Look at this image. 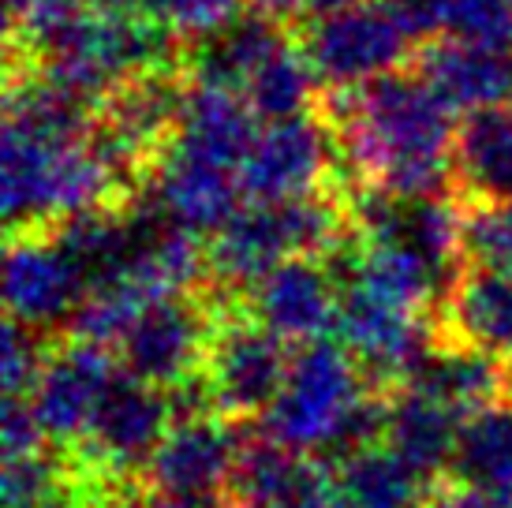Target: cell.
I'll list each match as a JSON object with an SVG mask.
<instances>
[{
  "label": "cell",
  "mask_w": 512,
  "mask_h": 508,
  "mask_svg": "<svg viewBox=\"0 0 512 508\" xmlns=\"http://www.w3.org/2000/svg\"><path fill=\"white\" fill-rule=\"evenodd\" d=\"M415 71L449 113H475V109L505 105V98H512V53L505 49L445 38V42H430L419 53Z\"/></svg>",
  "instance_id": "ac0fdd59"
},
{
  "label": "cell",
  "mask_w": 512,
  "mask_h": 508,
  "mask_svg": "<svg viewBox=\"0 0 512 508\" xmlns=\"http://www.w3.org/2000/svg\"><path fill=\"white\" fill-rule=\"evenodd\" d=\"M72 494V479L64 475L57 456H49L45 449L4 460V475H0L4 508H49L68 501Z\"/></svg>",
  "instance_id": "4316f807"
},
{
  "label": "cell",
  "mask_w": 512,
  "mask_h": 508,
  "mask_svg": "<svg viewBox=\"0 0 512 508\" xmlns=\"http://www.w3.org/2000/svg\"><path fill=\"white\" fill-rule=\"evenodd\" d=\"M288 38L292 34L285 30L281 15L270 12V8L236 15L228 27H221L217 34L191 45V53H187L191 83L228 86V90L240 94L243 83L255 75L258 64L270 53H277Z\"/></svg>",
  "instance_id": "44dd1931"
},
{
  "label": "cell",
  "mask_w": 512,
  "mask_h": 508,
  "mask_svg": "<svg viewBox=\"0 0 512 508\" xmlns=\"http://www.w3.org/2000/svg\"><path fill=\"white\" fill-rule=\"evenodd\" d=\"M299 42L318 71V83L326 90H348L397 71L412 53L415 34L393 0H348L333 12L307 19Z\"/></svg>",
  "instance_id": "8992f818"
},
{
  "label": "cell",
  "mask_w": 512,
  "mask_h": 508,
  "mask_svg": "<svg viewBox=\"0 0 512 508\" xmlns=\"http://www.w3.org/2000/svg\"><path fill=\"white\" fill-rule=\"evenodd\" d=\"M143 508H236L228 494H191V497H150Z\"/></svg>",
  "instance_id": "d590c367"
},
{
  "label": "cell",
  "mask_w": 512,
  "mask_h": 508,
  "mask_svg": "<svg viewBox=\"0 0 512 508\" xmlns=\"http://www.w3.org/2000/svg\"><path fill=\"white\" fill-rule=\"evenodd\" d=\"M348 0H262V8H270L277 15H303V19H314V15H326L333 8H341Z\"/></svg>",
  "instance_id": "e575fe53"
},
{
  "label": "cell",
  "mask_w": 512,
  "mask_h": 508,
  "mask_svg": "<svg viewBox=\"0 0 512 508\" xmlns=\"http://www.w3.org/2000/svg\"><path fill=\"white\" fill-rule=\"evenodd\" d=\"M30 68L98 105L139 71L180 68V34L157 15L113 12L98 4L38 45Z\"/></svg>",
  "instance_id": "3957f363"
},
{
  "label": "cell",
  "mask_w": 512,
  "mask_h": 508,
  "mask_svg": "<svg viewBox=\"0 0 512 508\" xmlns=\"http://www.w3.org/2000/svg\"><path fill=\"white\" fill-rule=\"evenodd\" d=\"M337 307H341L337 269H326V258L314 254L285 258L247 288L251 318L281 340L296 344L322 340L329 325H337Z\"/></svg>",
  "instance_id": "4fadbf2b"
},
{
  "label": "cell",
  "mask_w": 512,
  "mask_h": 508,
  "mask_svg": "<svg viewBox=\"0 0 512 508\" xmlns=\"http://www.w3.org/2000/svg\"><path fill=\"white\" fill-rule=\"evenodd\" d=\"M337 139L329 120L318 113L270 120L251 142L240 165L243 195L255 202H288L314 191H326Z\"/></svg>",
  "instance_id": "9c48e42d"
},
{
  "label": "cell",
  "mask_w": 512,
  "mask_h": 508,
  "mask_svg": "<svg viewBox=\"0 0 512 508\" xmlns=\"http://www.w3.org/2000/svg\"><path fill=\"white\" fill-rule=\"evenodd\" d=\"M299 508H344V501H341V494H337V486H333V479L322 486V490H314L307 501Z\"/></svg>",
  "instance_id": "8d00e7d4"
},
{
  "label": "cell",
  "mask_w": 512,
  "mask_h": 508,
  "mask_svg": "<svg viewBox=\"0 0 512 508\" xmlns=\"http://www.w3.org/2000/svg\"><path fill=\"white\" fill-rule=\"evenodd\" d=\"M45 430L34 415L30 396H4V415H0V449L4 460L27 456V452L45 449Z\"/></svg>",
  "instance_id": "d6a6232c"
},
{
  "label": "cell",
  "mask_w": 512,
  "mask_h": 508,
  "mask_svg": "<svg viewBox=\"0 0 512 508\" xmlns=\"http://www.w3.org/2000/svg\"><path fill=\"white\" fill-rule=\"evenodd\" d=\"M113 12H131V15H157V4L161 0H98Z\"/></svg>",
  "instance_id": "74e56055"
},
{
  "label": "cell",
  "mask_w": 512,
  "mask_h": 508,
  "mask_svg": "<svg viewBox=\"0 0 512 508\" xmlns=\"http://www.w3.org/2000/svg\"><path fill=\"white\" fill-rule=\"evenodd\" d=\"M236 15H243V0H161L157 4V19L191 42L217 34Z\"/></svg>",
  "instance_id": "1f68e13d"
},
{
  "label": "cell",
  "mask_w": 512,
  "mask_h": 508,
  "mask_svg": "<svg viewBox=\"0 0 512 508\" xmlns=\"http://www.w3.org/2000/svg\"><path fill=\"white\" fill-rule=\"evenodd\" d=\"M86 299V281L53 232H15L4 251V307L30 329L68 322Z\"/></svg>",
  "instance_id": "7c38bea8"
},
{
  "label": "cell",
  "mask_w": 512,
  "mask_h": 508,
  "mask_svg": "<svg viewBox=\"0 0 512 508\" xmlns=\"http://www.w3.org/2000/svg\"><path fill=\"white\" fill-rule=\"evenodd\" d=\"M318 86H322L318 71L303 53V42L288 38L277 53L258 64L240 94L262 120H288V116L311 113L318 101Z\"/></svg>",
  "instance_id": "484cf974"
},
{
  "label": "cell",
  "mask_w": 512,
  "mask_h": 508,
  "mask_svg": "<svg viewBox=\"0 0 512 508\" xmlns=\"http://www.w3.org/2000/svg\"><path fill=\"white\" fill-rule=\"evenodd\" d=\"M240 456V438L228 419L195 415L176 419L146 464V490L157 497L217 494L228 486Z\"/></svg>",
  "instance_id": "9a60e30c"
},
{
  "label": "cell",
  "mask_w": 512,
  "mask_h": 508,
  "mask_svg": "<svg viewBox=\"0 0 512 508\" xmlns=\"http://www.w3.org/2000/svg\"><path fill=\"white\" fill-rule=\"evenodd\" d=\"M449 471L468 486L512 497V400L464 415Z\"/></svg>",
  "instance_id": "cb8c5ba5"
},
{
  "label": "cell",
  "mask_w": 512,
  "mask_h": 508,
  "mask_svg": "<svg viewBox=\"0 0 512 508\" xmlns=\"http://www.w3.org/2000/svg\"><path fill=\"white\" fill-rule=\"evenodd\" d=\"M243 180L240 169L206 161L169 146L150 169V202L172 225L195 236H214L240 213Z\"/></svg>",
  "instance_id": "5bb4252c"
},
{
  "label": "cell",
  "mask_w": 512,
  "mask_h": 508,
  "mask_svg": "<svg viewBox=\"0 0 512 508\" xmlns=\"http://www.w3.org/2000/svg\"><path fill=\"white\" fill-rule=\"evenodd\" d=\"M438 337L471 344L512 363V273L494 266L460 269L441 296Z\"/></svg>",
  "instance_id": "2e32d148"
},
{
  "label": "cell",
  "mask_w": 512,
  "mask_h": 508,
  "mask_svg": "<svg viewBox=\"0 0 512 508\" xmlns=\"http://www.w3.org/2000/svg\"><path fill=\"white\" fill-rule=\"evenodd\" d=\"M445 34L512 53V0H445Z\"/></svg>",
  "instance_id": "f1b7e54d"
},
{
  "label": "cell",
  "mask_w": 512,
  "mask_h": 508,
  "mask_svg": "<svg viewBox=\"0 0 512 508\" xmlns=\"http://www.w3.org/2000/svg\"><path fill=\"white\" fill-rule=\"evenodd\" d=\"M326 482V471L307 452L266 434L240 445L225 494L236 508H299Z\"/></svg>",
  "instance_id": "d6986e66"
},
{
  "label": "cell",
  "mask_w": 512,
  "mask_h": 508,
  "mask_svg": "<svg viewBox=\"0 0 512 508\" xmlns=\"http://www.w3.org/2000/svg\"><path fill=\"white\" fill-rule=\"evenodd\" d=\"M359 359L337 340H311L292 355L285 389L262 415L266 434L299 452H329L363 400Z\"/></svg>",
  "instance_id": "5b68a950"
},
{
  "label": "cell",
  "mask_w": 512,
  "mask_h": 508,
  "mask_svg": "<svg viewBox=\"0 0 512 508\" xmlns=\"http://www.w3.org/2000/svg\"><path fill=\"white\" fill-rule=\"evenodd\" d=\"M333 486L344 508H423V475L400 460L389 445H370L337 460Z\"/></svg>",
  "instance_id": "d4e9b609"
},
{
  "label": "cell",
  "mask_w": 512,
  "mask_h": 508,
  "mask_svg": "<svg viewBox=\"0 0 512 508\" xmlns=\"http://www.w3.org/2000/svg\"><path fill=\"white\" fill-rule=\"evenodd\" d=\"M423 508H512V497L494 494V490H479V486L453 479V482H438L423 497Z\"/></svg>",
  "instance_id": "836d02e7"
},
{
  "label": "cell",
  "mask_w": 512,
  "mask_h": 508,
  "mask_svg": "<svg viewBox=\"0 0 512 508\" xmlns=\"http://www.w3.org/2000/svg\"><path fill=\"white\" fill-rule=\"evenodd\" d=\"M460 423H464L460 411H453L449 404L427 393H415V389H397L389 396L385 445L423 479H438L441 471L453 467Z\"/></svg>",
  "instance_id": "603a6c76"
},
{
  "label": "cell",
  "mask_w": 512,
  "mask_h": 508,
  "mask_svg": "<svg viewBox=\"0 0 512 508\" xmlns=\"http://www.w3.org/2000/svg\"><path fill=\"white\" fill-rule=\"evenodd\" d=\"M49 352L53 348L45 344L42 329H30V325L8 318L4 333H0V385H4V396H30Z\"/></svg>",
  "instance_id": "f546056e"
},
{
  "label": "cell",
  "mask_w": 512,
  "mask_h": 508,
  "mask_svg": "<svg viewBox=\"0 0 512 508\" xmlns=\"http://www.w3.org/2000/svg\"><path fill=\"white\" fill-rule=\"evenodd\" d=\"M131 184L105 157L94 131L86 139H42L4 127L0 142V206L8 232H45L90 206L124 202Z\"/></svg>",
  "instance_id": "7a4b0ae2"
},
{
  "label": "cell",
  "mask_w": 512,
  "mask_h": 508,
  "mask_svg": "<svg viewBox=\"0 0 512 508\" xmlns=\"http://www.w3.org/2000/svg\"><path fill=\"white\" fill-rule=\"evenodd\" d=\"M116 378L120 370L113 367L105 348H94L83 340H68L64 348H53L30 389V404L45 438L57 445H79L90 434V423Z\"/></svg>",
  "instance_id": "8fae6325"
},
{
  "label": "cell",
  "mask_w": 512,
  "mask_h": 508,
  "mask_svg": "<svg viewBox=\"0 0 512 508\" xmlns=\"http://www.w3.org/2000/svg\"><path fill=\"white\" fill-rule=\"evenodd\" d=\"M255 135V109L243 101V94L228 90V86L191 83L184 120H180L172 146L240 169Z\"/></svg>",
  "instance_id": "7402d4cb"
},
{
  "label": "cell",
  "mask_w": 512,
  "mask_h": 508,
  "mask_svg": "<svg viewBox=\"0 0 512 508\" xmlns=\"http://www.w3.org/2000/svg\"><path fill=\"white\" fill-rule=\"evenodd\" d=\"M217 318L199 296L150 299L120 340V359L131 378L150 381L157 389H176L180 381L199 378L210 344L217 337Z\"/></svg>",
  "instance_id": "52a82bcc"
},
{
  "label": "cell",
  "mask_w": 512,
  "mask_h": 508,
  "mask_svg": "<svg viewBox=\"0 0 512 508\" xmlns=\"http://www.w3.org/2000/svg\"><path fill=\"white\" fill-rule=\"evenodd\" d=\"M94 8V0H4V19H8V38L12 49L34 53L42 42L64 27H72L79 15Z\"/></svg>",
  "instance_id": "83f0119b"
},
{
  "label": "cell",
  "mask_w": 512,
  "mask_h": 508,
  "mask_svg": "<svg viewBox=\"0 0 512 508\" xmlns=\"http://www.w3.org/2000/svg\"><path fill=\"white\" fill-rule=\"evenodd\" d=\"M356 236L348 202L314 191L288 202H255L210 236V273L225 288L251 284L285 258H333Z\"/></svg>",
  "instance_id": "277c9868"
},
{
  "label": "cell",
  "mask_w": 512,
  "mask_h": 508,
  "mask_svg": "<svg viewBox=\"0 0 512 508\" xmlns=\"http://www.w3.org/2000/svg\"><path fill=\"white\" fill-rule=\"evenodd\" d=\"M326 116L356 184L389 195H449L453 113L419 71H385L348 90H329Z\"/></svg>",
  "instance_id": "6da1fadb"
},
{
  "label": "cell",
  "mask_w": 512,
  "mask_h": 508,
  "mask_svg": "<svg viewBox=\"0 0 512 508\" xmlns=\"http://www.w3.org/2000/svg\"><path fill=\"white\" fill-rule=\"evenodd\" d=\"M169 389H157L150 381L120 374L98 408L90 434L75 449H83V471L98 479L124 482L131 471H146L150 456L172 426Z\"/></svg>",
  "instance_id": "ba28073f"
},
{
  "label": "cell",
  "mask_w": 512,
  "mask_h": 508,
  "mask_svg": "<svg viewBox=\"0 0 512 508\" xmlns=\"http://www.w3.org/2000/svg\"><path fill=\"white\" fill-rule=\"evenodd\" d=\"M453 180L468 206L512 202V109L464 113L453 139Z\"/></svg>",
  "instance_id": "ffe728a7"
},
{
  "label": "cell",
  "mask_w": 512,
  "mask_h": 508,
  "mask_svg": "<svg viewBox=\"0 0 512 508\" xmlns=\"http://www.w3.org/2000/svg\"><path fill=\"white\" fill-rule=\"evenodd\" d=\"M288 367L292 359L285 352V340L247 318L217 329L202 378L210 385L214 408L225 419H255L273 408L277 393L285 389Z\"/></svg>",
  "instance_id": "30bf717a"
},
{
  "label": "cell",
  "mask_w": 512,
  "mask_h": 508,
  "mask_svg": "<svg viewBox=\"0 0 512 508\" xmlns=\"http://www.w3.org/2000/svg\"><path fill=\"white\" fill-rule=\"evenodd\" d=\"M400 389L427 393L441 404H449L453 411H460V415H471V411L490 408L498 400H509L512 370L509 359H498L483 348L438 337L427 352L419 355V363L412 367V374L404 378Z\"/></svg>",
  "instance_id": "e0dca14e"
},
{
  "label": "cell",
  "mask_w": 512,
  "mask_h": 508,
  "mask_svg": "<svg viewBox=\"0 0 512 508\" xmlns=\"http://www.w3.org/2000/svg\"><path fill=\"white\" fill-rule=\"evenodd\" d=\"M464 258L512 273V202L471 206L464 213Z\"/></svg>",
  "instance_id": "4dcf8cb0"
}]
</instances>
